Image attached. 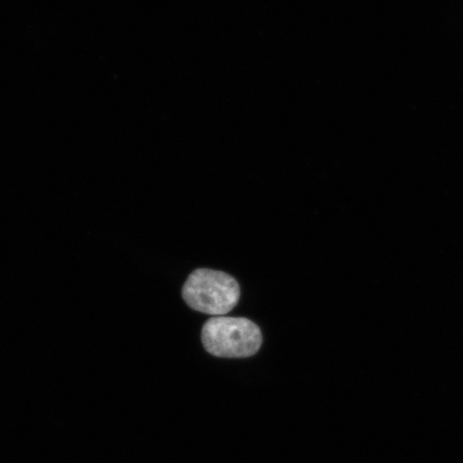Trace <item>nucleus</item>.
<instances>
[{"label":"nucleus","mask_w":463,"mask_h":463,"mask_svg":"<svg viewBox=\"0 0 463 463\" xmlns=\"http://www.w3.org/2000/svg\"><path fill=\"white\" fill-rule=\"evenodd\" d=\"M262 333L256 323L245 317H212L202 329V343L212 355L246 358L257 354Z\"/></svg>","instance_id":"f257e3e1"},{"label":"nucleus","mask_w":463,"mask_h":463,"mask_svg":"<svg viewBox=\"0 0 463 463\" xmlns=\"http://www.w3.org/2000/svg\"><path fill=\"white\" fill-rule=\"evenodd\" d=\"M240 298L239 282L219 270L196 269L183 287V298L190 308L210 316L229 314Z\"/></svg>","instance_id":"f03ea898"}]
</instances>
